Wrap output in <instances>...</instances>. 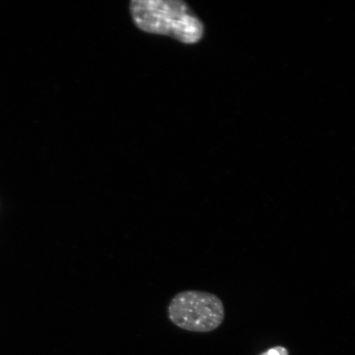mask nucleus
<instances>
[{
  "instance_id": "1",
  "label": "nucleus",
  "mask_w": 355,
  "mask_h": 355,
  "mask_svg": "<svg viewBox=\"0 0 355 355\" xmlns=\"http://www.w3.org/2000/svg\"><path fill=\"white\" fill-rule=\"evenodd\" d=\"M130 10L133 22L144 33L186 44H197L203 37L202 21L181 0H132Z\"/></svg>"
},
{
  "instance_id": "2",
  "label": "nucleus",
  "mask_w": 355,
  "mask_h": 355,
  "mask_svg": "<svg viewBox=\"0 0 355 355\" xmlns=\"http://www.w3.org/2000/svg\"><path fill=\"white\" fill-rule=\"evenodd\" d=\"M168 318L181 329L207 333L218 328L225 319L223 302L211 293L185 291L178 293L168 306Z\"/></svg>"
},
{
  "instance_id": "3",
  "label": "nucleus",
  "mask_w": 355,
  "mask_h": 355,
  "mask_svg": "<svg viewBox=\"0 0 355 355\" xmlns=\"http://www.w3.org/2000/svg\"><path fill=\"white\" fill-rule=\"evenodd\" d=\"M261 355H288L287 349L282 347V346H277L268 350V352L261 354Z\"/></svg>"
}]
</instances>
